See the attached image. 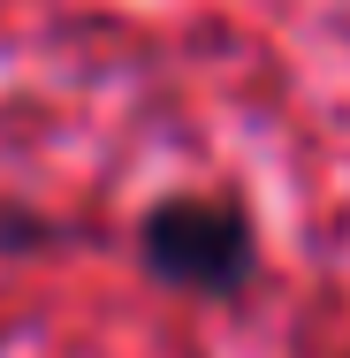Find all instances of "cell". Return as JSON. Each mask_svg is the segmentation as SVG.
I'll return each mask as SVG.
<instances>
[{"instance_id": "1", "label": "cell", "mask_w": 350, "mask_h": 358, "mask_svg": "<svg viewBox=\"0 0 350 358\" xmlns=\"http://www.w3.org/2000/svg\"><path fill=\"white\" fill-rule=\"evenodd\" d=\"M130 259L168 297L236 305L259 289L267 244H259V214L236 191H168L130 221Z\"/></svg>"}, {"instance_id": "2", "label": "cell", "mask_w": 350, "mask_h": 358, "mask_svg": "<svg viewBox=\"0 0 350 358\" xmlns=\"http://www.w3.org/2000/svg\"><path fill=\"white\" fill-rule=\"evenodd\" d=\"M69 229L54 214H31V206H0V259H23V252H54Z\"/></svg>"}, {"instance_id": "3", "label": "cell", "mask_w": 350, "mask_h": 358, "mask_svg": "<svg viewBox=\"0 0 350 358\" xmlns=\"http://www.w3.org/2000/svg\"><path fill=\"white\" fill-rule=\"evenodd\" d=\"M0 358H8V328H0Z\"/></svg>"}]
</instances>
